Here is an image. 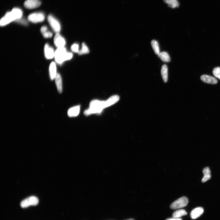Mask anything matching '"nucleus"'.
Masks as SVG:
<instances>
[{
	"instance_id": "obj_6",
	"label": "nucleus",
	"mask_w": 220,
	"mask_h": 220,
	"mask_svg": "<svg viewBox=\"0 0 220 220\" xmlns=\"http://www.w3.org/2000/svg\"><path fill=\"white\" fill-rule=\"evenodd\" d=\"M38 199L37 197L32 196L23 200L20 204L21 207L26 208L31 205H36L38 204Z\"/></svg>"
},
{
	"instance_id": "obj_12",
	"label": "nucleus",
	"mask_w": 220,
	"mask_h": 220,
	"mask_svg": "<svg viewBox=\"0 0 220 220\" xmlns=\"http://www.w3.org/2000/svg\"><path fill=\"white\" fill-rule=\"evenodd\" d=\"M204 212L203 208L198 207L193 209L190 213V217L192 219H195L199 217Z\"/></svg>"
},
{
	"instance_id": "obj_2",
	"label": "nucleus",
	"mask_w": 220,
	"mask_h": 220,
	"mask_svg": "<svg viewBox=\"0 0 220 220\" xmlns=\"http://www.w3.org/2000/svg\"><path fill=\"white\" fill-rule=\"evenodd\" d=\"M106 108L107 107L105 101L94 100L90 102L89 108L85 110L84 113L86 116H88L93 114L100 113Z\"/></svg>"
},
{
	"instance_id": "obj_18",
	"label": "nucleus",
	"mask_w": 220,
	"mask_h": 220,
	"mask_svg": "<svg viewBox=\"0 0 220 220\" xmlns=\"http://www.w3.org/2000/svg\"><path fill=\"white\" fill-rule=\"evenodd\" d=\"M119 97L117 95L111 96L105 101L106 107H109L117 102L119 100Z\"/></svg>"
},
{
	"instance_id": "obj_28",
	"label": "nucleus",
	"mask_w": 220,
	"mask_h": 220,
	"mask_svg": "<svg viewBox=\"0 0 220 220\" xmlns=\"http://www.w3.org/2000/svg\"><path fill=\"white\" fill-rule=\"evenodd\" d=\"M166 220H182V219L181 218H169L168 219H167Z\"/></svg>"
},
{
	"instance_id": "obj_15",
	"label": "nucleus",
	"mask_w": 220,
	"mask_h": 220,
	"mask_svg": "<svg viewBox=\"0 0 220 220\" xmlns=\"http://www.w3.org/2000/svg\"><path fill=\"white\" fill-rule=\"evenodd\" d=\"M80 106L77 105L72 107L68 110V115L69 117H73L77 116L80 112Z\"/></svg>"
},
{
	"instance_id": "obj_9",
	"label": "nucleus",
	"mask_w": 220,
	"mask_h": 220,
	"mask_svg": "<svg viewBox=\"0 0 220 220\" xmlns=\"http://www.w3.org/2000/svg\"><path fill=\"white\" fill-rule=\"evenodd\" d=\"M44 54L46 58L48 60L54 58L55 51L48 44H45L44 49Z\"/></svg>"
},
{
	"instance_id": "obj_7",
	"label": "nucleus",
	"mask_w": 220,
	"mask_h": 220,
	"mask_svg": "<svg viewBox=\"0 0 220 220\" xmlns=\"http://www.w3.org/2000/svg\"><path fill=\"white\" fill-rule=\"evenodd\" d=\"M45 18L44 14L41 12L31 13L28 17V20L29 21L34 23L42 22L44 20Z\"/></svg>"
},
{
	"instance_id": "obj_1",
	"label": "nucleus",
	"mask_w": 220,
	"mask_h": 220,
	"mask_svg": "<svg viewBox=\"0 0 220 220\" xmlns=\"http://www.w3.org/2000/svg\"><path fill=\"white\" fill-rule=\"evenodd\" d=\"M23 12L20 8H15L11 11L8 12L1 19L0 25L1 26H5L11 22L16 21L22 18Z\"/></svg>"
},
{
	"instance_id": "obj_4",
	"label": "nucleus",
	"mask_w": 220,
	"mask_h": 220,
	"mask_svg": "<svg viewBox=\"0 0 220 220\" xmlns=\"http://www.w3.org/2000/svg\"><path fill=\"white\" fill-rule=\"evenodd\" d=\"M188 203L187 197L183 196L180 198L173 202L170 205V207L172 209H176L185 207Z\"/></svg>"
},
{
	"instance_id": "obj_17",
	"label": "nucleus",
	"mask_w": 220,
	"mask_h": 220,
	"mask_svg": "<svg viewBox=\"0 0 220 220\" xmlns=\"http://www.w3.org/2000/svg\"><path fill=\"white\" fill-rule=\"evenodd\" d=\"M204 177L202 179L201 181L204 183L210 179L211 178V171L209 168L207 167L204 168L203 170Z\"/></svg>"
},
{
	"instance_id": "obj_19",
	"label": "nucleus",
	"mask_w": 220,
	"mask_h": 220,
	"mask_svg": "<svg viewBox=\"0 0 220 220\" xmlns=\"http://www.w3.org/2000/svg\"><path fill=\"white\" fill-rule=\"evenodd\" d=\"M161 75L163 81L166 82L168 80V68L166 64L162 65L161 70Z\"/></svg>"
},
{
	"instance_id": "obj_26",
	"label": "nucleus",
	"mask_w": 220,
	"mask_h": 220,
	"mask_svg": "<svg viewBox=\"0 0 220 220\" xmlns=\"http://www.w3.org/2000/svg\"><path fill=\"white\" fill-rule=\"evenodd\" d=\"M79 46L78 44L75 43L73 44L71 46V49L75 52H78Z\"/></svg>"
},
{
	"instance_id": "obj_27",
	"label": "nucleus",
	"mask_w": 220,
	"mask_h": 220,
	"mask_svg": "<svg viewBox=\"0 0 220 220\" xmlns=\"http://www.w3.org/2000/svg\"><path fill=\"white\" fill-rule=\"evenodd\" d=\"M24 25H27L28 24V22L25 19H22V18L16 21Z\"/></svg>"
},
{
	"instance_id": "obj_8",
	"label": "nucleus",
	"mask_w": 220,
	"mask_h": 220,
	"mask_svg": "<svg viewBox=\"0 0 220 220\" xmlns=\"http://www.w3.org/2000/svg\"><path fill=\"white\" fill-rule=\"evenodd\" d=\"M53 42L57 48L64 47L66 43L65 39L59 33H56L54 38Z\"/></svg>"
},
{
	"instance_id": "obj_21",
	"label": "nucleus",
	"mask_w": 220,
	"mask_h": 220,
	"mask_svg": "<svg viewBox=\"0 0 220 220\" xmlns=\"http://www.w3.org/2000/svg\"><path fill=\"white\" fill-rule=\"evenodd\" d=\"M187 214V212L185 210L181 209L177 210L174 212L172 216L173 218H179L183 216L186 215Z\"/></svg>"
},
{
	"instance_id": "obj_14",
	"label": "nucleus",
	"mask_w": 220,
	"mask_h": 220,
	"mask_svg": "<svg viewBox=\"0 0 220 220\" xmlns=\"http://www.w3.org/2000/svg\"><path fill=\"white\" fill-rule=\"evenodd\" d=\"M54 80L57 90L58 93H61L62 91V78L60 74L57 73Z\"/></svg>"
},
{
	"instance_id": "obj_22",
	"label": "nucleus",
	"mask_w": 220,
	"mask_h": 220,
	"mask_svg": "<svg viewBox=\"0 0 220 220\" xmlns=\"http://www.w3.org/2000/svg\"><path fill=\"white\" fill-rule=\"evenodd\" d=\"M164 2L167 4L168 6L172 8L178 7L179 3L177 0H164Z\"/></svg>"
},
{
	"instance_id": "obj_29",
	"label": "nucleus",
	"mask_w": 220,
	"mask_h": 220,
	"mask_svg": "<svg viewBox=\"0 0 220 220\" xmlns=\"http://www.w3.org/2000/svg\"><path fill=\"white\" fill-rule=\"evenodd\" d=\"M133 220V219H129V220Z\"/></svg>"
},
{
	"instance_id": "obj_13",
	"label": "nucleus",
	"mask_w": 220,
	"mask_h": 220,
	"mask_svg": "<svg viewBox=\"0 0 220 220\" xmlns=\"http://www.w3.org/2000/svg\"><path fill=\"white\" fill-rule=\"evenodd\" d=\"M200 79L204 82L209 84H216L218 82L215 78L207 75H201Z\"/></svg>"
},
{
	"instance_id": "obj_24",
	"label": "nucleus",
	"mask_w": 220,
	"mask_h": 220,
	"mask_svg": "<svg viewBox=\"0 0 220 220\" xmlns=\"http://www.w3.org/2000/svg\"><path fill=\"white\" fill-rule=\"evenodd\" d=\"M89 52V50L88 47L85 43H83L82 44V48L78 52L79 54L81 55L87 53Z\"/></svg>"
},
{
	"instance_id": "obj_16",
	"label": "nucleus",
	"mask_w": 220,
	"mask_h": 220,
	"mask_svg": "<svg viewBox=\"0 0 220 220\" xmlns=\"http://www.w3.org/2000/svg\"><path fill=\"white\" fill-rule=\"evenodd\" d=\"M40 31L43 37L45 38H50L53 36V33L48 29V28L46 26L41 27Z\"/></svg>"
},
{
	"instance_id": "obj_23",
	"label": "nucleus",
	"mask_w": 220,
	"mask_h": 220,
	"mask_svg": "<svg viewBox=\"0 0 220 220\" xmlns=\"http://www.w3.org/2000/svg\"><path fill=\"white\" fill-rule=\"evenodd\" d=\"M151 45L154 52L158 55L160 53L158 42L155 40H153L151 42Z\"/></svg>"
},
{
	"instance_id": "obj_10",
	"label": "nucleus",
	"mask_w": 220,
	"mask_h": 220,
	"mask_svg": "<svg viewBox=\"0 0 220 220\" xmlns=\"http://www.w3.org/2000/svg\"><path fill=\"white\" fill-rule=\"evenodd\" d=\"M41 2L39 0H26L24 3V6L28 9H33L39 7Z\"/></svg>"
},
{
	"instance_id": "obj_3",
	"label": "nucleus",
	"mask_w": 220,
	"mask_h": 220,
	"mask_svg": "<svg viewBox=\"0 0 220 220\" xmlns=\"http://www.w3.org/2000/svg\"><path fill=\"white\" fill-rule=\"evenodd\" d=\"M73 57L72 54L68 52L64 47L57 48L55 51L54 58L56 63L61 64L64 61L71 59Z\"/></svg>"
},
{
	"instance_id": "obj_5",
	"label": "nucleus",
	"mask_w": 220,
	"mask_h": 220,
	"mask_svg": "<svg viewBox=\"0 0 220 220\" xmlns=\"http://www.w3.org/2000/svg\"><path fill=\"white\" fill-rule=\"evenodd\" d=\"M47 20L53 31L56 33H59L61 30V26L58 21L50 15L48 16Z\"/></svg>"
},
{
	"instance_id": "obj_20",
	"label": "nucleus",
	"mask_w": 220,
	"mask_h": 220,
	"mask_svg": "<svg viewBox=\"0 0 220 220\" xmlns=\"http://www.w3.org/2000/svg\"><path fill=\"white\" fill-rule=\"evenodd\" d=\"M158 56L163 61L169 62L170 61V59L168 53L165 52H160Z\"/></svg>"
},
{
	"instance_id": "obj_25",
	"label": "nucleus",
	"mask_w": 220,
	"mask_h": 220,
	"mask_svg": "<svg viewBox=\"0 0 220 220\" xmlns=\"http://www.w3.org/2000/svg\"><path fill=\"white\" fill-rule=\"evenodd\" d=\"M212 72L214 75L216 77L220 79V67L214 68Z\"/></svg>"
},
{
	"instance_id": "obj_11",
	"label": "nucleus",
	"mask_w": 220,
	"mask_h": 220,
	"mask_svg": "<svg viewBox=\"0 0 220 220\" xmlns=\"http://www.w3.org/2000/svg\"><path fill=\"white\" fill-rule=\"evenodd\" d=\"M49 74L51 80L54 79L57 73L56 63L54 61L51 62L49 67Z\"/></svg>"
}]
</instances>
